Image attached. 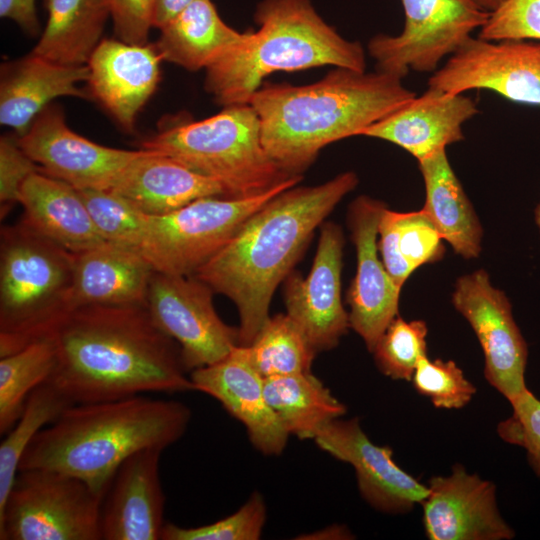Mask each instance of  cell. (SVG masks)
<instances>
[{"label": "cell", "mask_w": 540, "mask_h": 540, "mask_svg": "<svg viewBox=\"0 0 540 540\" xmlns=\"http://www.w3.org/2000/svg\"><path fill=\"white\" fill-rule=\"evenodd\" d=\"M47 337L56 351L47 382L72 405L195 391L178 344L146 306L76 308Z\"/></svg>", "instance_id": "6da1fadb"}, {"label": "cell", "mask_w": 540, "mask_h": 540, "mask_svg": "<svg viewBox=\"0 0 540 540\" xmlns=\"http://www.w3.org/2000/svg\"><path fill=\"white\" fill-rule=\"evenodd\" d=\"M358 184L348 171L315 186H293L252 214L194 276L237 307L239 345L268 320L275 289L292 272L315 229Z\"/></svg>", "instance_id": "7a4b0ae2"}, {"label": "cell", "mask_w": 540, "mask_h": 540, "mask_svg": "<svg viewBox=\"0 0 540 540\" xmlns=\"http://www.w3.org/2000/svg\"><path fill=\"white\" fill-rule=\"evenodd\" d=\"M416 95L395 75L334 67L308 85H262L249 104L267 154L287 174L301 175L325 146L361 135Z\"/></svg>", "instance_id": "3957f363"}, {"label": "cell", "mask_w": 540, "mask_h": 540, "mask_svg": "<svg viewBox=\"0 0 540 540\" xmlns=\"http://www.w3.org/2000/svg\"><path fill=\"white\" fill-rule=\"evenodd\" d=\"M190 419L185 404L142 395L74 404L37 433L19 470L62 472L105 497L128 457L145 448L164 450L183 436Z\"/></svg>", "instance_id": "277c9868"}, {"label": "cell", "mask_w": 540, "mask_h": 540, "mask_svg": "<svg viewBox=\"0 0 540 540\" xmlns=\"http://www.w3.org/2000/svg\"><path fill=\"white\" fill-rule=\"evenodd\" d=\"M258 29L206 69L204 87L222 106L249 103L266 77L322 66L365 71L362 45L343 38L310 0H263Z\"/></svg>", "instance_id": "5b68a950"}, {"label": "cell", "mask_w": 540, "mask_h": 540, "mask_svg": "<svg viewBox=\"0 0 540 540\" xmlns=\"http://www.w3.org/2000/svg\"><path fill=\"white\" fill-rule=\"evenodd\" d=\"M75 253L23 221L1 229L0 357L45 338L72 308Z\"/></svg>", "instance_id": "8992f818"}, {"label": "cell", "mask_w": 540, "mask_h": 540, "mask_svg": "<svg viewBox=\"0 0 540 540\" xmlns=\"http://www.w3.org/2000/svg\"><path fill=\"white\" fill-rule=\"evenodd\" d=\"M140 148L215 179L232 198L263 194L295 176L267 154L259 118L249 103L225 106L202 120L171 123L143 140Z\"/></svg>", "instance_id": "52a82bcc"}, {"label": "cell", "mask_w": 540, "mask_h": 540, "mask_svg": "<svg viewBox=\"0 0 540 540\" xmlns=\"http://www.w3.org/2000/svg\"><path fill=\"white\" fill-rule=\"evenodd\" d=\"M301 179L302 175L292 176L257 196L204 197L167 214H147L139 252L156 272L192 276L233 238L252 214Z\"/></svg>", "instance_id": "ba28073f"}, {"label": "cell", "mask_w": 540, "mask_h": 540, "mask_svg": "<svg viewBox=\"0 0 540 540\" xmlns=\"http://www.w3.org/2000/svg\"><path fill=\"white\" fill-rule=\"evenodd\" d=\"M104 497L54 470H19L0 507L1 540H102Z\"/></svg>", "instance_id": "9c48e42d"}, {"label": "cell", "mask_w": 540, "mask_h": 540, "mask_svg": "<svg viewBox=\"0 0 540 540\" xmlns=\"http://www.w3.org/2000/svg\"><path fill=\"white\" fill-rule=\"evenodd\" d=\"M405 23L398 35L378 34L368 43L377 70L405 77L411 70L436 71L471 34L487 22L490 13L472 0H401Z\"/></svg>", "instance_id": "30bf717a"}, {"label": "cell", "mask_w": 540, "mask_h": 540, "mask_svg": "<svg viewBox=\"0 0 540 540\" xmlns=\"http://www.w3.org/2000/svg\"><path fill=\"white\" fill-rule=\"evenodd\" d=\"M213 293L194 275L154 271L150 280L147 311L154 324L178 344L190 372L223 359L239 345V330L218 316Z\"/></svg>", "instance_id": "8fae6325"}, {"label": "cell", "mask_w": 540, "mask_h": 540, "mask_svg": "<svg viewBox=\"0 0 540 540\" xmlns=\"http://www.w3.org/2000/svg\"><path fill=\"white\" fill-rule=\"evenodd\" d=\"M458 312L474 330L484 354V376L510 403L528 390L527 343L506 295L483 269L460 277L452 295Z\"/></svg>", "instance_id": "7c38bea8"}, {"label": "cell", "mask_w": 540, "mask_h": 540, "mask_svg": "<svg viewBox=\"0 0 540 540\" xmlns=\"http://www.w3.org/2000/svg\"><path fill=\"white\" fill-rule=\"evenodd\" d=\"M428 86L454 94L486 89L540 106V41L471 37L435 71Z\"/></svg>", "instance_id": "4fadbf2b"}, {"label": "cell", "mask_w": 540, "mask_h": 540, "mask_svg": "<svg viewBox=\"0 0 540 540\" xmlns=\"http://www.w3.org/2000/svg\"><path fill=\"white\" fill-rule=\"evenodd\" d=\"M18 143L43 173L76 189H111L142 151L103 146L77 134L67 125L62 108L52 103Z\"/></svg>", "instance_id": "5bb4252c"}, {"label": "cell", "mask_w": 540, "mask_h": 540, "mask_svg": "<svg viewBox=\"0 0 540 540\" xmlns=\"http://www.w3.org/2000/svg\"><path fill=\"white\" fill-rule=\"evenodd\" d=\"M344 237L341 228L324 223L310 273H290L284 280L287 314L318 353L336 347L350 328L341 299Z\"/></svg>", "instance_id": "9a60e30c"}, {"label": "cell", "mask_w": 540, "mask_h": 540, "mask_svg": "<svg viewBox=\"0 0 540 540\" xmlns=\"http://www.w3.org/2000/svg\"><path fill=\"white\" fill-rule=\"evenodd\" d=\"M323 451L353 466L358 489L376 510L388 514L410 512L428 494V486L400 468L387 446L374 444L359 420H333L314 438Z\"/></svg>", "instance_id": "2e32d148"}, {"label": "cell", "mask_w": 540, "mask_h": 540, "mask_svg": "<svg viewBox=\"0 0 540 540\" xmlns=\"http://www.w3.org/2000/svg\"><path fill=\"white\" fill-rule=\"evenodd\" d=\"M384 208L381 201L363 195L348 212L357 256L356 274L347 292L349 322L370 352L398 315L401 290L378 256V225Z\"/></svg>", "instance_id": "e0dca14e"}, {"label": "cell", "mask_w": 540, "mask_h": 540, "mask_svg": "<svg viewBox=\"0 0 540 540\" xmlns=\"http://www.w3.org/2000/svg\"><path fill=\"white\" fill-rule=\"evenodd\" d=\"M421 503L423 524L430 540H510L514 530L501 516L496 487L455 464L448 476L428 481Z\"/></svg>", "instance_id": "ac0fdd59"}, {"label": "cell", "mask_w": 540, "mask_h": 540, "mask_svg": "<svg viewBox=\"0 0 540 540\" xmlns=\"http://www.w3.org/2000/svg\"><path fill=\"white\" fill-rule=\"evenodd\" d=\"M162 58L155 44H131L120 39H102L88 63V94L132 133L136 118L160 81Z\"/></svg>", "instance_id": "d6986e66"}, {"label": "cell", "mask_w": 540, "mask_h": 540, "mask_svg": "<svg viewBox=\"0 0 540 540\" xmlns=\"http://www.w3.org/2000/svg\"><path fill=\"white\" fill-rule=\"evenodd\" d=\"M195 391L210 395L246 428L252 445L267 456L280 455L289 434L264 394V378L252 365L245 346L237 345L223 359L191 371Z\"/></svg>", "instance_id": "ffe728a7"}, {"label": "cell", "mask_w": 540, "mask_h": 540, "mask_svg": "<svg viewBox=\"0 0 540 540\" xmlns=\"http://www.w3.org/2000/svg\"><path fill=\"white\" fill-rule=\"evenodd\" d=\"M163 449L145 448L118 468L101 510L102 540H161L165 496L159 477Z\"/></svg>", "instance_id": "44dd1931"}, {"label": "cell", "mask_w": 540, "mask_h": 540, "mask_svg": "<svg viewBox=\"0 0 540 540\" xmlns=\"http://www.w3.org/2000/svg\"><path fill=\"white\" fill-rule=\"evenodd\" d=\"M478 112L470 97L428 86L361 135L391 142L420 161L463 140V124Z\"/></svg>", "instance_id": "7402d4cb"}, {"label": "cell", "mask_w": 540, "mask_h": 540, "mask_svg": "<svg viewBox=\"0 0 540 540\" xmlns=\"http://www.w3.org/2000/svg\"><path fill=\"white\" fill-rule=\"evenodd\" d=\"M87 65H66L34 53L1 66L0 123L20 137L52 101L62 96L88 98L78 87Z\"/></svg>", "instance_id": "603a6c76"}, {"label": "cell", "mask_w": 540, "mask_h": 540, "mask_svg": "<svg viewBox=\"0 0 540 540\" xmlns=\"http://www.w3.org/2000/svg\"><path fill=\"white\" fill-rule=\"evenodd\" d=\"M141 150L109 190L126 198L143 213L163 215L200 198L228 197L224 186L215 179L158 152Z\"/></svg>", "instance_id": "cb8c5ba5"}, {"label": "cell", "mask_w": 540, "mask_h": 540, "mask_svg": "<svg viewBox=\"0 0 540 540\" xmlns=\"http://www.w3.org/2000/svg\"><path fill=\"white\" fill-rule=\"evenodd\" d=\"M153 273L142 254L131 248L105 242L76 253L72 308L145 306Z\"/></svg>", "instance_id": "d4e9b609"}, {"label": "cell", "mask_w": 540, "mask_h": 540, "mask_svg": "<svg viewBox=\"0 0 540 540\" xmlns=\"http://www.w3.org/2000/svg\"><path fill=\"white\" fill-rule=\"evenodd\" d=\"M19 204L24 210L21 221L72 253L105 243L78 190L41 170L23 183Z\"/></svg>", "instance_id": "484cf974"}, {"label": "cell", "mask_w": 540, "mask_h": 540, "mask_svg": "<svg viewBox=\"0 0 540 540\" xmlns=\"http://www.w3.org/2000/svg\"><path fill=\"white\" fill-rule=\"evenodd\" d=\"M418 162L426 190L422 209L457 254L466 259L478 257L482 227L449 163L446 149Z\"/></svg>", "instance_id": "4316f807"}, {"label": "cell", "mask_w": 540, "mask_h": 540, "mask_svg": "<svg viewBox=\"0 0 540 540\" xmlns=\"http://www.w3.org/2000/svg\"><path fill=\"white\" fill-rule=\"evenodd\" d=\"M160 31L155 46L162 60L189 71L206 70L244 37L221 19L211 0H194Z\"/></svg>", "instance_id": "83f0119b"}, {"label": "cell", "mask_w": 540, "mask_h": 540, "mask_svg": "<svg viewBox=\"0 0 540 540\" xmlns=\"http://www.w3.org/2000/svg\"><path fill=\"white\" fill-rule=\"evenodd\" d=\"M48 19L32 53L66 65H86L110 16L106 0H45Z\"/></svg>", "instance_id": "f1b7e54d"}, {"label": "cell", "mask_w": 540, "mask_h": 540, "mask_svg": "<svg viewBox=\"0 0 540 540\" xmlns=\"http://www.w3.org/2000/svg\"><path fill=\"white\" fill-rule=\"evenodd\" d=\"M266 401L289 435L313 439L346 406L311 372L264 378Z\"/></svg>", "instance_id": "f546056e"}, {"label": "cell", "mask_w": 540, "mask_h": 540, "mask_svg": "<svg viewBox=\"0 0 540 540\" xmlns=\"http://www.w3.org/2000/svg\"><path fill=\"white\" fill-rule=\"evenodd\" d=\"M378 251L394 283L402 288L414 270L438 261L442 236L426 212H396L384 208L379 225Z\"/></svg>", "instance_id": "4dcf8cb0"}, {"label": "cell", "mask_w": 540, "mask_h": 540, "mask_svg": "<svg viewBox=\"0 0 540 540\" xmlns=\"http://www.w3.org/2000/svg\"><path fill=\"white\" fill-rule=\"evenodd\" d=\"M55 365V346L49 337L0 357L1 434H6L18 421L29 395L49 379Z\"/></svg>", "instance_id": "1f68e13d"}, {"label": "cell", "mask_w": 540, "mask_h": 540, "mask_svg": "<svg viewBox=\"0 0 540 540\" xmlns=\"http://www.w3.org/2000/svg\"><path fill=\"white\" fill-rule=\"evenodd\" d=\"M248 357L263 378L311 372L317 352L286 313L269 317L252 343Z\"/></svg>", "instance_id": "d6a6232c"}, {"label": "cell", "mask_w": 540, "mask_h": 540, "mask_svg": "<svg viewBox=\"0 0 540 540\" xmlns=\"http://www.w3.org/2000/svg\"><path fill=\"white\" fill-rule=\"evenodd\" d=\"M72 404L49 382L29 395L24 410L0 445V507L19 471L20 461L37 433L55 421Z\"/></svg>", "instance_id": "836d02e7"}, {"label": "cell", "mask_w": 540, "mask_h": 540, "mask_svg": "<svg viewBox=\"0 0 540 540\" xmlns=\"http://www.w3.org/2000/svg\"><path fill=\"white\" fill-rule=\"evenodd\" d=\"M102 239L139 251L147 214L107 189H77Z\"/></svg>", "instance_id": "e575fe53"}, {"label": "cell", "mask_w": 540, "mask_h": 540, "mask_svg": "<svg viewBox=\"0 0 540 540\" xmlns=\"http://www.w3.org/2000/svg\"><path fill=\"white\" fill-rule=\"evenodd\" d=\"M427 325L397 315L376 342L372 353L378 369L394 380L411 381L418 362L427 356Z\"/></svg>", "instance_id": "d590c367"}, {"label": "cell", "mask_w": 540, "mask_h": 540, "mask_svg": "<svg viewBox=\"0 0 540 540\" xmlns=\"http://www.w3.org/2000/svg\"><path fill=\"white\" fill-rule=\"evenodd\" d=\"M263 496L254 492L233 514L199 527H180L165 523L161 540H257L266 521Z\"/></svg>", "instance_id": "8d00e7d4"}, {"label": "cell", "mask_w": 540, "mask_h": 540, "mask_svg": "<svg viewBox=\"0 0 540 540\" xmlns=\"http://www.w3.org/2000/svg\"><path fill=\"white\" fill-rule=\"evenodd\" d=\"M411 381L419 394L441 409H461L476 393L475 386L453 360H430L425 356L418 362Z\"/></svg>", "instance_id": "74e56055"}, {"label": "cell", "mask_w": 540, "mask_h": 540, "mask_svg": "<svg viewBox=\"0 0 540 540\" xmlns=\"http://www.w3.org/2000/svg\"><path fill=\"white\" fill-rule=\"evenodd\" d=\"M510 404L512 413L498 424L497 433L526 451L528 464L540 478V399L528 389Z\"/></svg>", "instance_id": "f35d334b"}, {"label": "cell", "mask_w": 540, "mask_h": 540, "mask_svg": "<svg viewBox=\"0 0 540 540\" xmlns=\"http://www.w3.org/2000/svg\"><path fill=\"white\" fill-rule=\"evenodd\" d=\"M478 37L488 41H540V0H506L490 13Z\"/></svg>", "instance_id": "ab89813d"}, {"label": "cell", "mask_w": 540, "mask_h": 540, "mask_svg": "<svg viewBox=\"0 0 540 540\" xmlns=\"http://www.w3.org/2000/svg\"><path fill=\"white\" fill-rule=\"evenodd\" d=\"M40 167L24 152L17 135L0 139V216L5 218L19 203L23 183Z\"/></svg>", "instance_id": "60d3db41"}, {"label": "cell", "mask_w": 540, "mask_h": 540, "mask_svg": "<svg viewBox=\"0 0 540 540\" xmlns=\"http://www.w3.org/2000/svg\"><path fill=\"white\" fill-rule=\"evenodd\" d=\"M118 39L147 44L153 27V0H106Z\"/></svg>", "instance_id": "b9f144b4"}, {"label": "cell", "mask_w": 540, "mask_h": 540, "mask_svg": "<svg viewBox=\"0 0 540 540\" xmlns=\"http://www.w3.org/2000/svg\"><path fill=\"white\" fill-rule=\"evenodd\" d=\"M36 0H0V16L16 22L29 35L39 31Z\"/></svg>", "instance_id": "7bdbcfd3"}, {"label": "cell", "mask_w": 540, "mask_h": 540, "mask_svg": "<svg viewBox=\"0 0 540 540\" xmlns=\"http://www.w3.org/2000/svg\"><path fill=\"white\" fill-rule=\"evenodd\" d=\"M194 0H153V27L162 29Z\"/></svg>", "instance_id": "ee69618b"}, {"label": "cell", "mask_w": 540, "mask_h": 540, "mask_svg": "<svg viewBox=\"0 0 540 540\" xmlns=\"http://www.w3.org/2000/svg\"><path fill=\"white\" fill-rule=\"evenodd\" d=\"M351 533L348 529L341 526H332L322 529L318 532H314L307 539H349Z\"/></svg>", "instance_id": "f6af8a7d"}, {"label": "cell", "mask_w": 540, "mask_h": 540, "mask_svg": "<svg viewBox=\"0 0 540 540\" xmlns=\"http://www.w3.org/2000/svg\"><path fill=\"white\" fill-rule=\"evenodd\" d=\"M472 1L475 2L483 10L491 13L494 10H496L501 4H503L506 0H472Z\"/></svg>", "instance_id": "bcb514c9"}, {"label": "cell", "mask_w": 540, "mask_h": 540, "mask_svg": "<svg viewBox=\"0 0 540 540\" xmlns=\"http://www.w3.org/2000/svg\"><path fill=\"white\" fill-rule=\"evenodd\" d=\"M535 220H536V224L540 230V203L538 204V206L536 207V210H535Z\"/></svg>", "instance_id": "7dc6e473"}]
</instances>
